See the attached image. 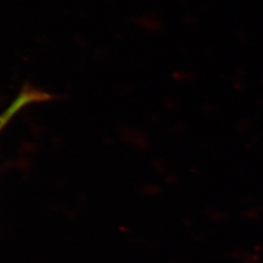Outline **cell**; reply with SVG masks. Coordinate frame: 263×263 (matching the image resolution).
<instances>
[{"instance_id": "obj_1", "label": "cell", "mask_w": 263, "mask_h": 263, "mask_svg": "<svg viewBox=\"0 0 263 263\" xmlns=\"http://www.w3.org/2000/svg\"><path fill=\"white\" fill-rule=\"evenodd\" d=\"M51 99L48 94L43 93L41 91L26 89L21 92L20 95L14 100L10 106L8 107L2 114L0 115V131L5 127V125L10 122V119L28 104L36 102L46 101Z\"/></svg>"}]
</instances>
